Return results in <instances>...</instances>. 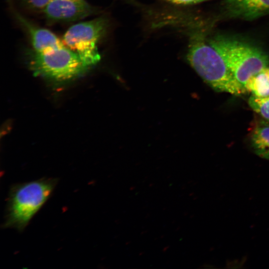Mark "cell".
Listing matches in <instances>:
<instances>
[{
  "mask_svg": "<svg viewBox=\"0 0 269 269\" xmlns=\"http://www.w3.org/2000/svg\"><path fill=\"white\" fill-rule=\"evenodd\" d=\"M187 59L196 73L215 91L237 96L247 92L220 54L200 31L192 32L190 34Z\"/></svg>",
  "mask_w": 269,
  "mask_h": 269,
  "instance_id": "1",
  "label": "cell"
},
{
  "mask_svg": "<svg viewBox=\"0 0 269 269\" xmlns=\"http://www.w3.org/2000/svg\"><path fill=\"white\" fill-rule=\"evenodd\" d=\"M57 183V178H43L11 186L7 198L3 228L23 231L50 198Z\"/></svg>",
  "mask_w": 269,
  "mask_h": 269,
  "instance_id": "2",
  "label": "cell"
},
{
  "mask_svg": "<svg viewBox=\"0 0 269 269\" xmlns=\"http://www.w3.org/2000/svg\"><path fill=\"white\" fill-rule=\"evenodd\" d=\"M223 58L242 85L252 76L269 67V56L259 47L239 38L217 35L207 40Z\"/></svg>",
  "mask_w": 269,
  "mask_h": 269,
  "instance_id": "3",
  "label": "cell"
},
{
  "mask_svg": "<svg viewBox=\"0 0 269 269\" xmlns=\"http://www.w3.org/2000/svg\"><path fill=\"white\" fill-rule=\"evenodd\" d=\"M26 55L28 66L35 76L55 82L71 80L90 68L78 55L66 46L42 52L29 49Z\"/></svg>",
  "mask_w": 269,
  "mask_h": 269,
  "instance_id": "4",
  "label": "cell"
},
{
  "mask_svg": "<svg viewBox=\"0 0 269 269\" xmlns=\"http://www.w3.org/2000/svg\"><path fill=\"white\" fill-rule=\"evenodd\" d=\"M107 26L108 20L104 16L78 23L67 29L62 40L90 68L100 60L98 44Z\"/></svg>",
  "mask_w": 269,
  "mask_h": 269,
  "instance_id": "5",
  "label": "cell"
},
{
  "mask_svg": "<svg viewBox=\"0 0 269 269\" xmlns=\"http://www.w3.org/2000/svg\"><path fill=\"white\" fill-rule=\"evenodd\" d=\"M42 11L51 20L72 21L91 15L95 9L85 0H51Z\"/></svg>",
  "mask_w": 269,
  "mask_h": 269,
  "instance_id": "6",
  "label": "cell"
},
{
  "mask_svg": "<svg viewBox=\"0 0 269 269\" xmlns=\"http://www.w3.org/2000/svg\"><path fill=\"white\" fill-rule=\"evenodd\" d=\"M16 16L28 34L33 50L42 52L65 46L50 30L34 25L18 13Z\"/></svg>",
  "mask_w": 269,
  "mask_h": 269,
  "instance_id": "7",
  "label": "cell"
},
{
  "mask_svg": "<svg viewBox=\"0 0 269 269\" xmlns=\"http://www.w3.org/2000/svg\"><path fill=\"white\" fill-rule=\"evenodd\" d=\"M225 5L232 16L247 20L269 12V0H226Z\"/></svg>",
  "mask_w": 269,
  "mask_h": 269,
  "instance_id": "8",
  "label": "cell"
},
{
  "mask_svg": "<svg viewBox=\"0 0 269 269\" xmlns=\"http://www.w3.org/2000/svg\"><path fill=\"white\" fill-rule=\"evenodd\" d=\"M249 138L254 152L269 159V123L264 119L256 120L251 127Z\"/></svg>",
  "mask_w": 269,
  "mask_h": 269,
  "instance_id": "9",
  "label": "cell"
},
{
  "mask_svg": "<svg viewBox=\"0 0 269 269\" xmlns=\"http://www.w3.org/2000/svg\"><path fill=\"white\" fill-rule=\"evenodd\" d=\"M248 104L254 112L269 123V96L259 97L252 95L248 100Z\"/></svg>",
  "mask_w": 269,
  "mask_h": 269,
  "instance_id": "10",
  "label": "cell"
},
{
  "mask_svg": "<svg viewBox=\"0 0 269 269\" xmlns=\"http://www.w3.org/2000/svg\"><path fill=\"white\" fill-rule=\"evenodd\" d=\"M51 0H20L26 7L36 10H43Z\"/></svg>",
  "mask_w": 269,
  "mask_h": 269,
  "instance_id": "11",
  "label": "cell"
},
{
  "mask_svg": "<svg viewBox=\"0 0 269 269\" xmlns=\"http://www.w3.org/2000/svg\"><path fill=\"white\" fill-rule=\"evenodd\" d=\"M167 1L180 4H189L202 2L206 0H166Z\"/></svg>",
  "mask_w": 269,
  "mask_h": 269,
  "instance_id": "12",
  "label": "cell"
}]
</instances>
